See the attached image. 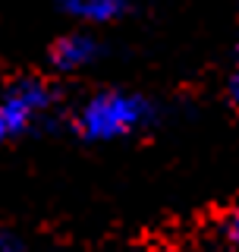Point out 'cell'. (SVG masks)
<instances>
[{
	"label": "cell",
	"mask_w": 239,
	"mask_h": 252,
	"mask_svg": "<svg viewBox=\"0 0 239 252\" xmlns=\"http://www.w3.org/2000/svg\"><path fill=\"white\" fill-rule=\"evenodd\" d=\"M0 252H22V249H19V243H16L13 236H3V233H0Z\"/></svg>",
	"instance_id": "obj_6"
},
{
	"label": "cell",
	"mask_w": 239,
	"mask_h": 252,
	"mask_svg": "<svg viewBox=\"0 0 239 252\" xmlns=\"http://www.w3.org/2000/svg\"><path fill=\"white\" fill-rule=\"evenodd\" d=\"M230 94H233V101L239 104V69L233 73V79H230Z\"/></svg>",
	"instance_id": "obj_7"
},
{
	"label": "cell",
	"mask_w": 239,
	"mask_h": 252,
	"mask_svg": "<svg viewBox=\"0 0 239 252\" xmlns=\"http://www.w3.org/2000/svg\"><path fill=\"white\" fill-rule=\"evenodd\" d=\"M148 120V104L129 92H101L79 110V129L85 139L114 142L135 132Z\"/></svg>",
	"instance_id": "obj_1"
},
{
	"label": "cell",
	"mask_w": 239,
	"mask_h": 252,
	"mask_svg": "<svg viewBox=\"0 0 239 252\" xmlns=\"http://www.w3.org/2000/svg\"><path fill=\"white\" fill-rule=\"evenodd\" d=\"M227 236H230V243L233 246H239V211H233L227 220Z\"/></svg>",
	"instance_id": "obj_5"
},
{
	"label": "cell",
	"mask_w": 239,
	"mask_h": 252,
	"mask_svg": "<svg viewBox=\"0 0 239 252\" xmlns=\"http://www.w3.org/2000/svg\"><path fill=\"white\" fill-rule=\"evenodd\" d=\"M57 3L66 16L82 19V22H94V26L117 19L126 10V0H57Z\"/></svg>",
	"instance_id": "obj_4"
},
{
	"label": "cell",
	"mask_w": 239,
	"mask_h": 252,
	"mask_svg": "<svg viewBox=\"0 0 239 252\" xmlns=\"http://www.w3.org/2000/svg\"><path fill=\"white\" fill-rule=\"evenodd\" d=\"M51 107V89L38 79H22L0 98V142L22 136Z\"/></svg>",
	"instance_id": "obj_2"
},
{
	"label": "cell",
	"mask_w": 239,
	"mask_h": 252,
	"mask_svg": "<svg viewBox=\"0 0 239 252\" xmlns=\"http://www.w3.org/2000/svg\"><path fill=\"white\" fill-rule=\"evenodd\" d=\"M54 63L60 69H82L98 57V41L91 35H82V32H73V35H63L57 44H54Z\"/></svg>",
	"instance_id": "obj_3"
}]
</instances>
